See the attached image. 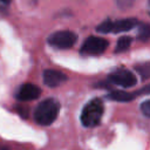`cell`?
<instances>
[{
    "mask_svg": "<svg viewBox=\"0 0 150 150\" xmlns=\"http://www.w3.org/2000/svg\"><path fill=\"white\" fill-rule=\"evenodd\" d=\"M108 97L110 100L118 101V102H128V101H131L135 97V94L134 93L123 91V90H114V91L109 93Z\"/></svg>",
    "mask_w": 150,
    "mask_h": 150,
    "instance_id": "cell-9",
    "label": "cell"
},
{
    "mask_svg": "<svg viewBox=\"0 0 150 150\" xmlns=\"http://www.w3.org/2000/svg\"><path fill=\"white\" fill-rule=\"evenodd\" d=\"M138 36H139V39H143V40L149 39L150 38V26L149 25H141Z\"/></svg>",
    "mask_w": 150,
    "mask_h": 150,
    "instance_id": "cell-12",
    "label": "cell"
},
{
    "mask_svg": "<svg viewBox=\"0 0 150 150\" xmlns=\"http://www.w3.org/2000/svg\"><path fill=\"white\" fill-rule=\"evenodd\" d=\"M0 1H1V2H5V4H8L11 0H0Z\"/></svg>",
    "mask_w": 150,
    "mask_h": 150,
    "instance_id": "cell-15",
    "label": "cell"
},
{
    "mask_svg": "<svg viewBox=\"0 0 150 150\" xmlns=\"http://www.w3.org/2000/svg\"><path fill=\"white\" fill-rule=\"evenodd\" d=\"M41 94V89L36 86H34L33 83H25L20 87V89L18 90L16 94V98L19 101H33L35 98H38Z\"/></svg>",
    "mask_w": 150,
    "mask_h": 150,
    "instance_id": "cell-7",
    "label": "cell"
},
{
    "mask_svg": "<svg viewBox=\"0 0 150 150\" xmlns=\"http://www.w3.org/2000/svg\"><path fill=\"white\" fill-rule=\"evenodd\" d=\"M60 112V103L55 98L43 100L35 109L34 118L40 125H50Z\"/></svg>",
    "mask_w": 150,
    "mask_h": 150,
    "instance_id": "cell-1",
    "label": "cell"
},
{
    "mask_svg": "<svg viewBox=\"0 0 150 150\" xmlns=\"http://www.w3.org/2000/svg\"><path fill=\"white\" fill-rule=\"evenodd\" d=\"M103 111H104L103 103L100 98H94L89 101L82 109L81 123L87 128L96 127L101 122Z\"/></svg>",
    "mask_w": 150,
    "mask_h": 150,
    "instance_id": "cell-2",
    "label": "cell"
},
{
    "mask_svg": "<svg viewBox=\"0 0 150 150\" xmlns=\"http://www.w3.org/2000/svg\"><path fill=\"white\" fill-rule=\"evenodd\" d=\"M131 45V38L130 36H122L118 39L117 43H116V52L117 53H121V52H125L129 49Z\"/></svg>",
    "mask_w": 150,
    "mask_h": 150,
    "instance_id": "cell-10",
    "label": "cell"
},
{
    "mask_svg": "<svg viewBox=\"0 0 150 150\" xmlns=\"http://www.w3.org/2000/svg\"><path fill=\"white\" fill-rule=\"evenodd\" d=\"M66 80H67V76L62 71H59L55 69H46L43 71V82L48 87H52V88L57 87Z\"/></svg>",
    "mask_w": 150,
    "mask_h": 150,
    "instance_id": "cell-8",
    "label": "cell"
},
{
    "mask_svg": "<svg viewBox=\"0 0 150 150\" xmlns=\"http://www.w3.org/2000/svg\"><path fill=\"white\" fill-rule=\"evenodd\" d=\"M77 40V35L70 30H59L48 38V43L55 48L67 49L70 48Z\"/></svg>",
    "mask_w": 150,
    "mask_h": 150,
    "instance_id": "cell-4",
    "label": "cell"
},
{
    "mask_svg": "<svg viewBox=\"0 0 150 150\" xmlns=\"http://www.w3.org/2000/svg\"><path fill=\"white\" fill-rule=\"evenodd\" d=\"M108 47V41L98 36H89L82 45L81 53L87 55H98L102 54Z\"/></svg>",
    "mask_w": 150,
    "mask_h": 150,
    "instance_id": "cell-6",
    "label": "cell"
},
{
    "mask_svg": "<svg viewBox=\"0 0 150 150\" xmlns=\"http://www.w3.org/2000/svg\"><path fill=\"white\" fill-rule=\"evenodd\" d=\"M137 25V21L135 19H122L117 21L107 20L97 26L96 30L100 33H122L132 29Z\"/></svg>",
    "mask_w": 150,
    "mask_h": 150,
    "instance_id": "cell-3",
    "label": "cell"
},
{
    "mask_svg": "<svg viewBox=\"0 0 150 150\" xmlns=\"http://www.w3.org/2000/svg\"><path fill=\"white\" fill-rule=\"evenodd\" d=\"M109 81L116 86H120L123 88H130L136 84L137 79L130 70L121 68V69L112 71L109 75Z\"/></svg>",
    "mask_w": 150,
    "mask_h": 150,
    "instance_id": "cell-5",
    "label": "cell"
},
{
    "mask_svg": "<svg viewBox=\"0 0 150 150\" xmlns=\"http://www.w3.org/2000/svg\"><path fill=\"white\" fill-rule=\"evenodd\" d=\"M141 110L145 116L150 117V100H146L141 104Z\"/></svg>",
    "mask_w": 150,
    "mask_h": 150,
    "instance_id": "cell-13",
    "label": "cell"
},
{
    "mask_svg": "<svg viewBox=\"0 0 150 150\" xmlns=\"http://www.w3.org/2000/svg\"><path fill=\"white\" fill-rule=\"evenodd\" d=\"M0 150H8V148H6V146H0Z\"/></svg>",
    "mask_w": 150,
    "mask_h": 150,
    "instance_id": "cell-14",
    "label": "cell"
},
{
    "mask_svg": "<svg viewBox=\"0 0 150 150\" xmlns=\"http://www.w3.org/2000/svg\"><path fill=\"white\" fill-rule=\"evenodd\" d=\"M135 68H136V71L141 75L142 80H148V79H150V62H145V63L137 64Z\"/></svg>",
    "mask_w": 150,
    "mask_h": 150,
    "instance_id": "cell-11",
    "label": "cell"
}]
</instances>
